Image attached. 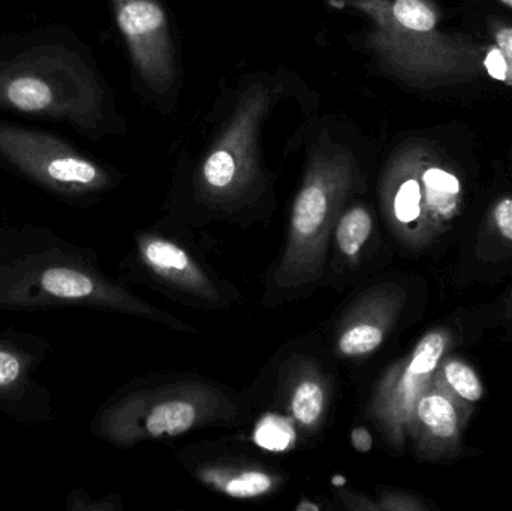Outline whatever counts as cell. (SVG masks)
I'll use <instances>...</instances> for the list:
<instances>
[{"instance_id":"ba28073f","label":"cell","mask_w":512,"mask_h":511,"mask_svg":"<svg viewBox=\"0 0 512 511\" xmlns=\"http://www.w3.org/2000/svg\"><path fill=\"white\" fill-rule=\"evenodd\" d=\"M453 345L448 329L430 330L415 345L409 356L400 360L385 375L372 404V417L391 446L400 449L409 437L412 413L439 362Z\"/></svg>"},{"instance_id":"7c38bea8","label":"cell","mask_w":512,"mask_h":511,"mask_svg":"<svg viewBox=\"0 0 512 511\" xmlns=\"http://www.w3.org/2000/svg\"><path fill=\"white\" fill-rule=\"evenodd\" d=\"M141 255L147 266L165 281L179 285L188 293L209 297L212 290L209 279L197 269L194 261L180 246L168 240L150 237L141 243Z\"/></svg>"},{"instance_id":"4316f807","label":"cell","mask_w":512,"mask_h":511,"mask_svg":"<svg viewBox=\"0 0 512 511\" xmlns=\"http://www.w3.org/2000/svg\"><path fill=\"white\" fill-rule=\"evenodd\" d=\"M510 312H511V315H512V299H511Z\"/></svg>"},{"instance_id":"2e32d148","label":"cell","mask_w":512,"mask_h":511,"mask_svg":"<svg viewBox=\"0 0 512 511\" xmlns=\"http://www.w3.org/2000/svg\"><path fill=\"white\" fill-rule=\"evenodd\" d=\"M373 230V218L366 207L348 210L336 224V242L340 252L352 258L369 240Z\"/></svg>"},{"instance_id":"e0dca14e","label":"cell","mask_w":512,"mask_h":511,"mask_svg":"<svg viewBox=\"0 0 512 511\" xmlns=\"http://www.w3.org/2000/svg\"><path fill=\"white\" fill-rule=\"evenodd\" d=\"M324 405L325 393L321 384L315 380L301 381L292 395V416L301 426L312 428L321 419Z\"/></svg>"},{"instance_id":"4fadbf2b","label":"cell","mask_w":512,"mask_h":511,"mask_svg":"<svg viewBox=\"0 0 512 511\" xmlns=\"http://www.w3.org/2000/svg\"><path fill=\"white\" fill-rule=\"evenodd\" d=\"M430 386L444 393L456 405L466 423L484 396L483 383L474 368L459 357L448 354L439 362Z\"/></svg>"},{"instance_id":"277c9868","label":"cell","mask_w":512,"mask_h":511,"mask_svg":"<svg viewBox=\"0 0 512 511\" xmlns=\"http://www.w3.org/2000/svg\"><path fill=\"white\" fill-rule=\"evenodd\" d=\"M462 206L459 177L423 150L397 162L385 188V207L394 231L414 249L427 248L439 239Z\"/></svg>"},{"instance_id":"7a4b0ae2","label":"cell","mask_w":512,"mask_h":511,"mask_svg":"<svg viewBox=\"0 0 512 511\" xmlns=\"http://www.w3.org/2000/svg\"><path fill=\"white\" fill-rule=\"evenodd\" d=\"M60 306L141 311L140 303L84 258L63 249L33 252L0 264V308Z\"/></svg>"},{"instance_id":"ffe728a7","label":"cell","mask_w":512,"mask_h":511,"mask_svg":"<svg viewBox=\"0 0 512 511\" xmlns=\"http://www.w3.org/2000/svg\"><path fill=\"white\" fill-rule=\"evenodd\" d=\"M493 222L501 236L512 242V197H504L493 207Z\"/></svg>"},{"instance_id":"7402d4cb","label":"cell","mask_w":512,"mask_h":511,"mask_svg":"<svg viewBox=\"0 0 512 511\" xmlns=\"http://www.w3.org/2000/svg\"><path fill=\"white\" fill-rule=\"evenodd\" d=\"M493 39L498 45L499 51L504 54L507 59L512 60V27L499 26L493 32Z\"/></svg>"},{"instance_id":"cb8c5ba5","label":"cell","mask_w":512,"mask_h":511,"mask_svg":"<svg viewBox=\"0 0 512 511\" xmlns=\"http://www.w3.org/2000/svg\"><path fill=\"white\" fill-rule=\"evenodd\" d=\"M318 511L319 506H316V504L309 503V501H303V503L300 504V506L297 507V511Z\"/></svg>"},{"instance_id":"5b68a950","label":"cell","mask_w":512,"mask_h":511,"mask_svg":"<svg viewBox=\"0 0 512 511\" xmlns=\"http://www.w3.org/2000/svg\"><path fill=\"white\" fill-rule=\"evenodd\" d=\"M367 9L378 23L375 41L381 53L397 72L411 80H468L487 66L480 47L466 39L444 35L438 29L415 30L397 23L387 0H376Z\"/></svg>"},{"instance_id":"44dd1931","label":"cell","mask_w":512,"mask_h":511,"mask_svg":"<svg viewBox=\"0 0 512 511\" xmlns=\"http://www.w3.org/2000/svg\"><path fill=\"white\" fill-rule=\"evenodd\" d=\"M382 509L385 510H427L424 504L415 498L408 497V495L393 494L388 495L382 504Z\"/></svg>"},{"instance_id":"30bf717a","label":"cell","mask_w":512,"mask_h":511,"mask_svg":"<svg viewBox=\"0 0 512 511\" xmlns=\"http://www.w3.org/2000/svg\"><path fill=\"white\" fill-rule=\"evenodd\" d=\"M465 426L456 405L444 393L429 386L415 405L409 437L424 461H450L462 453Z\"/></svg>"},{"instance_id":"603a6c76","label":"cell","mask_w":512,"mask_h":511,"mask_svg":"<svg viewBox=\"0 0 512 511\" xmlns=\"http://www.w3.org/2000/svg\"><path fill=\"white\" fill-rule=\"evenodd\" d=\"M351 444L357 452L369 453L373 447V438L370 432L366 428H355L351 434Z\"/></svg>"},{"instance_id":"9c48e42d","label":"cell","mask_w":512,"mask_h":511,"mask_svg":"<svg viewBox=\"0 0 512 511\" xmlns=\"http://www.w3.org/2000/svg\"><path fill=\"white\" fill-rule=\"evenodd\" d=\"M117 24L141 77L164 93L176 77L167 18L156 0H113Z\"/></svg>"},{"instance_id":"52a82bcc","label":"cell","mask_w":512,"mask_h":511,"mask_svg":"<svg viewBox=\"0 0 512 511\" xmlns=\"http://www.w3.org/2000/svg\"><path fill=\"white\" fill-rule=\"evenodd\" d=\"M0 155L45 188L66 195L98 191L108 176L60 138L33 129L0 125Z\"/></svg>"},{"instance_id":"ac0fdd59","label":"cell","mask_w":512,"mask_h":511,"mask_svg":"<svg viewBox=\"0 0 512 511\" xmlns=\"http://www.w3.org/2000/svg\"><path fill=\"white\" fill-rule=\"evenodd\" d=\"M391 17L415 30L438 29L439 14L427 0H393L387 2Z\"/></svg>"},{"instance_id":"3957f363","label":"cell","mask_w":512,"mask_h":511,"mask_svg":"<svg viewBox=\"0 0 512 511\" xmlns=\"http://www.w3.org/2000/svg\"><path fill=\"white\" fill-rule=\"evenodd\" d=\"M352 183L351 165L342 156L318 159L292 207L285 252L276 270L279 287L315 284L324 272L334 218Z\"/></svg>"},{"instance_id":"d6986e66","label":"cell","mask_w":512,"mask_h":511,"mask_svg":"<svg viewBox=\"0 0 512 511\" xmlns=\"http://www.w3.org/2000/svg\"><path fill=\"white\" fill-rule=\"evenodd\" d=\"M294 431L288 422L279 417L270 416L259 423L255 432V441L271 452H283L291 446Z\"/></svg>"},{"instance_id":"484cf974","label":"cell","mask_w":512,"mask_h":511,"mask_svg":"<svg viewBox=\"0 0 512 511\" xmlns=\"http://www.w3.org/2000/svg\"><path fill=\"white\" fill-rule=\"evenodd\" d=\"M499 2H502L504 5L510 6V8H512V0H499Z\"/></svg>"},{"instance_id":"5bb4252c","label":"cell","mask_w":512,"mask_h":511,"mask_svg":"<svg viewBox=\"0 0 512 511\" xmlns=\"http://www.w3.org/2000/svg\"><path fill=\"white\" fill-rule=\"evenodd\" d=\"M35 357L17 342L0 338V401L18 399L29 386Z\"/></svg>"},{"instance_id":"8fae6325","label":"cell","mask_w":512,"mask_h":511,"mask_svg":"<svg viewBox=\"0 0 512 511\" xmlns=\"http://www.w3.org/2000/svg\"><path fill=\"white\" fill-rule=\"evenodd\" d=\"M402 300L403 293L397 288L382 290L370 297L358 311V317L352 318L342 330L337 341L340 354L360 357L378 350L402 308Z\"/></svg>"},{"instance_id":"d4e9b609","label":"cell","mask_w":512,"mask_h":511,"mask_svg":"<svg viewBox=\"0 0 512 511\" xmlns=\"http://www.w3.org/2000/svg\"><path fill=\"white\" fill-rule=\"evenodd\" d=\"M345 483H346L345 477L337 476V477H334V479H333V485L337 486V488H340V486L345 485Z\"/></svg>"},{"instance_id":"8992f818","label":"cell","mask_w":512,"mask_h":511,"mask_svg":"<svg viewBox=\"0 0 512 511\" xmlns=\"http://www.w3.org/2000/svg\"><path fill=\"white\" fill-rule=\"evenodd\" d=\"M200 387H171L159 396L129 395L99 417L102 437L119 444L147 438L177 437L215 413L219 401Z\"/></svg>"},{"instance_id":"6da1fadb","label":"cell","mask_w":512,"mask_h":511,"mask_svg":"<svg viewBox=\"0 0 512 511\" xmlns=\"http://www.w3.org/2000/svg\"><path fill=\"white\" fill-rule=\"evenodd\" d=\"M102 90L89 66L65 45H41L0 65V107L95 128Z\"/></svg>"},{"instance_id":"9a60e30c","label":"cell","mask_w":512,"mask_h":511,"mask_svg":"<svg viewBox=\"0 0 512 511\" xmlns=\"http://www.w3.org/2000/svg\"><path fill=\"white\" fill-rule=\"evenodd\" d=\"M204 482L237 500L262 497L273 489V479L262 471L207 470L201 474Z\"/></svg>"}]
</instances>
